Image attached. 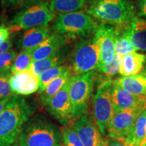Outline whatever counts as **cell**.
I'll return each instance as SVG.
<instances>
[{"mask_svg": "<svg viewBox=\"0 0 146 146\" xmlns=\"http://www.w3.org/2000/svg\"><path fill=\"white\" fill-rule=\"evenodd\" d=\"M10 75H3L0 78V100L12 97L15 95L12 92L10 85Z\"/></svg>", "mask_w": 146, "mask_h": 146, "instance_id": "f546056e", "label": "cell"}, {"mask_svg": "<svg viewBox=\"0 0 146 146\" xmlns=\"http://www.w3.org/2000/svg\"><path fill=\"white\" fill-rule=\"evenodd\" d=\"M122 57L115 54L112 59L104 63H99L98 66V70L105 74L108 77H112L119 72L121 64Z\"/></svg>", "mask_w": 146, "mask_h": 146, "instance_id": "4316f807", "label": "cell"}, {"mask_svg": "<svg viewBox=\"0 0 146 146\" xmlns=\"http://www.w3.org/2000/svg\"><path fill=\"white\" fill-rule=\"evenodd\" d=\"M128 146H134V145H133V143H129V145H128Z\"/></svg>", "mask_w": 146, "mask_h": 146, "instance_id": "f35d334b", "label": "cell"}, {"mask_svg": "<svg viewBox=\"0 0 146 146\" xmlns=\"http://www.w3.org/2000/svg\"><path fill=\"white\" fill-rule=\"evenodd\" d=\"M142 74H143V75L146 77V67H145V68H144L143 71V72H142Z\"/></svg>", "mask_w": 146, "mask_h": 146, "instance_id": "74e56055", "label": "cell"}, {"mask_svg": "<svg viewBox=\"0 0 146 146\" xmlns=\"http://www.w3.org/2000/svg\"><path fill=\"white\" fill-rule=\"evenodd\" d=\"M87 13L104 23L114 25H127L135 17L129 0H93Z\"/></svg>", "mask_w": 146, "mask_h": 146, "instance_id": "3957f363", "label": "cell"}, {"mask_svg": "<svg viewBox=\"0 0 146 146\" xmlns=\"http://www.w3.org/2000/svg\"><path fill=\"white\" fill-rule=\"evenodd\" d=\"M94 79L93 72L73 76L70 78L69 96L74 119L87 114L94 87Z\"/></svg>", "mask_w": 146, "mask_h": 146, "instance_id": "52a82bcc", "label": "cell"}, {"mask_svg": "<svg viewBox=\"0 0 146 146\" xmlns=\"http://www.w3.org/2000/svg\"><path fill=\"white\" fill-rule=\"evenodd\" d=\"M12 43L11 40L8 39L6 41L0 45V55L3 54V53L8 52V51L12 50Z\"/></svg>", "mask_w": 146, "mask_h": 146, "instance_id": "e575fe53", "label": "cell"}, {"mask_svg": "<svg viewBox=\"0 0 146 146\" xmlns=\"http://www.w3.org/2000/svg\"><path fill=\"white\" fill-rule=\"evenodd\" d=\"M96 26L92 17L83 11L58 15L54 22L56 33L62 34L70 37L87 35Z\"/></svg>", "mask_w": 146, "mask_h": 146, "instance_id": "ba28073f", "label": "cell"}, {"mask_svg": "<svg viewBox=\"0 0 146 146\" xmlns=\"http://www.w3.org/2000/svg\"><path fill=\"white\" fill-rule=\"evenodd\" d=\"M113 83L131 94L146 97V77L142 73L133 76H121L113 81Z\"/></svg>", "mask_w": 146, "mask_h": 146, "instance_id": "ffe728a7", "label": "cell"}, {"mask_svg": "<svg viewBox=\"0 0 146 146\" xmlns=\"http://www.w3.org/2000/svg\"><path fill=\"white\" fill-rule=\"evenodd\" d=\"M87 0H49V6L54 14L79 12L85 8Z\"/></svg>", "mask_w": 146, "mask_h": 146, "instance_id": "7402d4cb", "label": "cell"}, {"mask_svg": "<svg viewBox=\"0 0 146 146\" xmlns=\"http://www.w3.org/2000/svg\"><path fill=\"white\" fill-rule=\"evenodd\" d=\"M113 81L108 79L100 84L93 99V118L102 135H107L108 129L114 114L112 102Z\"/></svg>", "mask_w": 146, "mask_h": 146, "instance_id": "277c9868", "label": "cell"}, {"mask_svg": "<svg viewBox=\"0 0 146 146\" xmlns=\"http://www.w3.org/2000/svg\"><path fill=\"white\" fill-rule=\"evenodd\" d=\"M112 96L114 112L127 109H146V97L131 94L114 83Z\"/></svg>", "mask_w": 146, "mask_h": 146, "instance_id": "4fadbf2b", "label": "cell"}, {"mask_svg": "<svg viewBox=\"0 0 146 146\" xmlns=\"http://www.w3.org/2000/svg\"><path fill=\"white\" fill-rule=\"evenodd\" d=\"M70 39V36L56 33L49 36L35 48L33 54V62L50 56L60 48L68 44Z\"/></svg>", "mask_w": 146, "mask_h": 146, "instance_id": "9a60e30c", "label": "cell"}, {"mask_svg": "<svg viewBox=\"0 0 146 146\" xmlns=\"http://www.w3.org/2000/svg\"><path fill=\"white\" fill-rule=\"evenodd\" d=\"M129 143L125 140L110 137L108 136L104 138V143L103 146H128Z\"/></svg>", "mask_w": 146, "mask_h": 146, "instance_id": "4dcf8cb0", "label": "cell"}, {"mask_svg": "<svg viewBox=\"0 0 146 146\" xmlns=\"http://www.w3.org/2000/svg\"><path fill=\"white\" fill-rule=\"evenodd\" d=\"M127 30L135 50L146 52V20L135 16L128 24Z\"/></svg>", "mask_w": 146, "mask_h": 146, "instance_id": "d6986e66", "label": "cell"}, {"mask_svg": "<svg viewBox=\"0 0 146 146\" xmlns=\"http://www.w3.org/2000/svg\"><path fill=\"white\" fill-rule=\"evenodd\" d=\"M100 58V46L94 36L81 40L76 43L71 57L72 72L81 75L92 72L98 68Z\"/></svg>", "mask_w": 146, "mask_h": 146, "instance_id": "8992f818", "label": "cell"}, {"mask_svg": "<svg viewBox=\"0 0 146 146\" xmlns=\"http://www.w3.org/2000/svg\"><path fill=\"white\" fill-rule=\"evenodd\" d=\"M70 81V79L53 97L45 106L49 113L64 126L70 125L74 120L69 96Z\"/></svg>", "mask_w": 146, "mask_h": 146, "instance_id": "30bf717a", "label": "cell"}, {"mask_svg": "<svg viewBox=\"0 0 146 146\" xmlns=\"http://www.w3.org/2000/svg\"><path fill=\"white\" fill-rule=\"evenodd\" d=\"M84 146H103L104 138L98 126L87 114L74 119L71 124Z\"/></svg>", "mask_w": 146, "mask_h": 146, "instance_id": "8fae6325", "label": "cell"}, {"mask_svg": "<svg viewBox=\"0 0 146 146\" xmlns=\"http://www.w3.org/2000/svg\"><path fill=\"white\" fill-rule=\"evenodd\" d=\"M72 76V69L69 68L62 74L51 82L45 89V90L39 94L40 96L38 97V99L41 104L43 106H46L50 100L64 86L65 84Z\"/></svg>", "mask_w": 146, "mask_h": 146, "instance_id": "44dd1931", "label": "cell"}, {"mask_svg": "<svg viewBox=\"0 0 146 146\" xmlns=\"http://www.w3.org/2000/svg\"><path fill=\"white\" fill-rule=\"evenodd\" d=\"M59 146H62V145H59ZM64 146V145H63Z\"/></svg>", "mask_w": 146, "mask_h": 146, "instance_id": "60d3db41", "label": "cell"}, {"mask_svg": "<svg viewBox=\"0 0 146 146\" xmlns=\"http://www.w3.org/2000/svg\"><path fill=\"white\" fill-rule=\"evenodd\" d=\"M9 81L12 92L18 96H29L39 89V76L30 69L12 74Z\"/></svg>", "mask_w": 146, "mask_h": 146, "instance_id": "5bb4252c", "label": "cell"}, {"mask_svg": "<svg viewBox=\"0 0 146 146\" xmlns=\"http://www.w3.org/2000/svg\"><path fill=\"white\" fill-rule=\"evenodd\" d=\"M19 146L62 145V131L45 115L34 114L22 128L18 139Z\"/></svg>", "mask_w": 146, "mask_h": 146, "instance_id": "7a4b0ae2", "label": "cell"}, {"mask_svg": "<svg viewBox=\"0 0 146 146\" xmlns=\"http://www.w3.org/2000/svg\"><path fill=\"white\" fill-rule=\"evenodd\" d=\"M8 2L14 5H27L38 2L41 0H8Z\"/></svg>", "mask_w": 146, "mask_h": 146, "instance_id": "d6a6232c", "label": "cell"}, {"mask_svg": "<svg viewBox=\"0 0 146 146\" xmlns=\"http://www.w3.org/2000/svg\"><path fill=\"white\" fill-rule=\"evenodd\" d=\"M54 17L48 1L41 0L32 3L15 14L10 23L12 30L27 29L47 26Z\"/></svg>", "mask_w": 146, "mask_h": 146, "instance_id": "5b68a950", "label": "cell"}, {"mask_svg": "<svg viewBox=\"0 0 146 146\" xmlns=\"http://www.w3.org/2000/svg\"><path fill=\"white\" fill-rule=\"evenodd\" d=\"M36 110V106L24 97L15 95L0 114V146L18 141L23 125Z\"/></svg>", "mask_w": 146, "mask_h": 146, "instance_id": "6da1fadb", "label": "cell"}, {"mask_svg": "<svg viewBox=\"0 0 146 146\" xmlns=\"http://www.w3.org/2000/svg\"><path fill=\"white\" fill-rule=\"evenodd\" d=\"M136 51L131 41L127 27L122 31H118L116 29L115 54L123 57L125 55Z\"/></svg>", "mask_w": 146, "mask_h": 146, "instance_id": "603a6c76", "label": "cell"}, {"mask_svg": "<svg viewBox=\"0 0 146 146\" xmlns=\"http://www.w3.org/2000/svg\"><path fill=\"white\" fill-rule=\"evenodd\" d=\"M12 97H13V96H12ZM12 97H10V98H5V99L0 100V114L2 113L3 110H4L5 106H6V105L8 104V102L10 101V100L12 99Z\"/></svg>", "mask_w": 146, "mask_h": 146, "instance_id": "d590c367", "label": "cell"}, {"mask_svg": "<svg viewBox=\"0 0 146 146\" xmlns=\"http://www.w3.org/2000/svg\"><path fill=\"white\" fill-rule=\"evenodd\" d=\"M70 68L66 65H60L54 68H50L45 70L39 76V89L38 92L39 94L43 92L46 88L47 85L51 82L62 74L66 70Z\"/></svg>", "mask_w": 146, "mask_h": 146, "instance_id": "d4e9b609", "label": "cell"}, {"mask_svg": "<svg viewBox=\"0 0 146 146\" xmlns=\"http://www.w3.org/2000/svg\"><path fill=\"white\" fill-rule=\"evenodd\" d=\"M9 146H19V144H18V141H17L16 142H15V143H14L12 144V145H9Z\"/></svg>", "mask_w": 146, "mask_h": 146, "instance_id": "8d00e7d4", "label": "cell"}, {"mask_svg": "<svg viewBox=\"0 0 146 146\" xmlns=\"http://www.w3.org/2000/svg\"><path fill=\"white\" fill-rule=\"evenodd\" d=\"M146 63V54L136 52L122 57L119 73L122 76H133L143 72Z\"/></svg>", "mask_w": 146, "mask_h": 146, "instance_id": "ac0fdd59", "label": "cell"}, {"mask_svg": "<svg viewBox=\"0 0 146 146\" xmlns=\"http://www.w3.org/2000/svg\"><path fill=\"white\" fill-rule=\"evenodd\" d=\"M10 36V30L5 27H0V45L8 39Z\"/></svg>", "mask_w": 146, "mask_h": 146, "instance_id": "836d02e7", "label": "cell"}, {"mask_svg": "<svg viewBox=\"0 0 146 146\" xmlns=\"http://www.w3.org/2000/svg\"><path fill=\"white\" fill-rule=\"evenodd\" d=\"M51 29L49 27H34L25 30L18 41V46L22 50L35 48L50 36Z\"/></svg>", "mask_w": 146, "mask_h": 146, "instance_id": "e0dca14e", "label": "cell"}, {"mask_svg": "<svg viewBox=\"0 0 146 146\" xmlns=\"http://www.w3.org/2000/svg\"><path fill=\"white\" fill-rule=\"evenodd\" d=\"M16 56V53L13 50L0 55V73L3 75H10V72L12 69L14 60Z\"/></svg>", "mask_w": 146, "mask_h": 146, "instance_id": "f1b7e54d", "label": "cell"}, {"mask_svg": "<svg viewBox=\"0 0 146 146\" xmlns=\"http://www.w3.org/2000/svg\"><path fill=\"white\" fill-rule=\"evenodd\" d=\"M61 131L64 146H84L71 124L64 126Z\"/></svg>", "mask_w": 146, "mask_h": 146, "instance_id": "83f0119b", "label": "cell"}, {"mask_svg": "<svg viewBox=\"0 0 146 146\" xmlns=\"http://www.w3.org/2000/svg\"><path fill=\"white\" fill-rule=\"evenodd\" d=\"M139 17L146 19V0H137Z\"/></svg>", "mask_w": 146, "mask_h": 146, "instance_id": "1f68e13d", "label": "cell"}, {"mask_svg": "<svg viewBox=\"0 0 146 146\" xmlns=\"http://www.w3.org/2000/svg\"><path fill=\"white\" fill-rule=\"evenodd\" d=\"M71 45L70 43L56 51L54 54L43 59L33 62L30 70L36 75L39 76L41 73L48 69L60 66L66 62L70 56Z\"/></svg>", "mask_w": 146, "mask_h": 146, "instance_id": "2e32d148", "label": "cell"}, {"mask_svg": "<svg viewBox=\"0 0 146 146\" xmlns=\"http://www.w3.org/2000/svg\"><path fill=\"white\" fill-rule=\"evenodd\" d=\"M94 36L100 49L99 63H104L110 60L116 54V29L112 26L102 23L96 27Z\"/></svg>", "mask_w": 146, "mask_h": 146, "instance_id": "7c38bea8", "label": "cell"}, {"mask_svg": "<svg viewBox=\"0 0 146 146\" xmlns=\"http://www.w3.org/2000/svg\"><path fill=\"white\" fill-rule=\"evenodd\" d=\"M35 48L22 50L21 52L16 56L11 69L12 74L30 69L33 63V54Z\"/></svg>", "mask_w": 146, "mask_h": 146, "instance_id": "cb8c5ba5", "label": "cell"}, {"mask_svg": "<svg viewBox=\"0 0 146 146\" xmlns=\"http://www.w3.org/2000/svg\"><path fill=\"white\" fill-rule=\"evenodd\" d=\"M133 144L134 146H146V109L135 122Z\"/></svg>", "mask_w": 146, "mask_h": 146, "instance_id": "484cf974", "label": "cell"}, {"mask_svg": "<svg viewBox=\"0 0 146 146\" xmlns=\"http://www.w3.org/2000/svg\"><path fill=\"white\" fill-rule=\"evenodd\" d=\"M3 76V74H1V73H0V78H1V76Z\"/></svg>", "mask_w": 146, "mask_h": 146, "instance_id": "ab89813d", "label": "cell"}, {"mask_svg": "<svg viewBox=\"0 0 146 146\" xmlns=\"http://www.w3.org/2000/svg\"><path fill=\"white\" fill-rule=\"evenodd\" d=\"M142 112L136 109L115 112L110 122L107 135L133 143L135 122Z\"/></svg>", "mask_w": 146, "mask_h": 146, "instance_id": "9c48e42d", "label": "cell"}]
</instances>
